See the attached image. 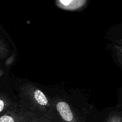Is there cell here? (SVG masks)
<instances>
[{"label":"cell","mask_w":122,"mask_h":122,"mask_svg":"<svg viewBox=\"0 0 122 122\" xmlns=\"http://www.w3.org/2000/svg\"><path fill=\"white\" fill-rule=\"evenodd\" d=\"M56 108L62 119L66 122H70L73 119V114L69 105L64 101H60L56 105Z\"/></svg>","instance_id":"obj_1"},{"label":"cell","mask_w":122,"mask_h":122,"mask_svg":"<svg viewBox=\"0 0 122 122\" xmlns=\"http://www.w3.org/2000/svg\"><path fill=\"white\" fill-rule=\"evenodd\" d=\"M34 97L36 101L41 106H45L48 104V101L44 93L39 89H37L35 91Z\"/></svg>","instance_id":"obj_2"},{"label":"cell","mask_w":122,"mask_h":122,"mask_svg":"<svg viewBox=\"0 0 122 122\" xmlns=\"http://www.w3.org/2000/svg\"><path fill=\"white\" fill-rule=\"evenodd\" d=\"M113 49L114 50L118 61L122 66V46L120 45H114L113 46Z\"/></svg>","instance_id":"obj_3"},{"label":"cell","mask_w":122,"mask_h":122,"mask_svg":"<svg viewBox=\"0 0 122 122\" xmlns=\"http://www.w3.org/2000/svg\"><path fill=\"white\" fill-rule=\"evenodd\" d=\"M0 122H14V119L8 116H3L0 117Z\"/></svg>","instance_id":"obj_4"},{"label":"cell","mask_w":122,"mask_h":122,"mask_svg":"<svg viewBox=\"0 0 122 122\" xmlns=\"http://www.w3.org/2000/svg\"><path fill=\"white\" fill-rule=\"evenodd\" d=\"M4 101L2 100H0V112H2V110L4 109Z\"/></svg>","instance_id":"obj_5"},{"label":"cell","mask_w":122,"mask_h":122,"mask_svg":"<svg viewBox=\"0 0 122 122\" xmlns=\"http://www.w3.org/2000/svg\"><path fill=\"white\" fill-rule=\"evenodd\" d=\"M119 44H120V46H122V39H121L120 40V41H119Z\"/></svg>","instance_id":"obj_6"}]
</instances>
